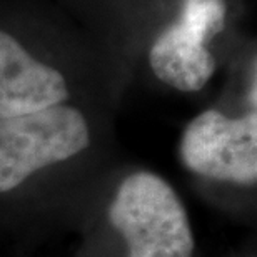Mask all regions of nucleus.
I'll use <instances>...</instances> for the list:
<instances>
[{"label": "nucleus", "mask_w": 257, "mask_h": 257, "mask_svg": "<svg viewBox=\"0 0 257 257\" xmlns=\"http://www.w3.org/2000/svg\"><path fill=\"white\" fill-rule=\"evenodd\" d=\"M128 257H192L194 235L176 191L152 172L128 176L109 212Z\"/></svg>", "instance_id": "f257e3e1"}, {"label": "nucleus", "mask_w": 257, "mask_h": 257, "mask_svg": "<svg viewBox=\"0 0 257 257\" xmlns=\"http://www.w3.org/2000/svg\"><path fill=\"white\" fill-rule=\"evenodd\" d=\"M89 141L84 115L65 105L0 120V192L12 191L39 169L82 152Z\"/></svg>", "instance_id": "f03ea898"}, {"label": "nucleus", "mask_w": 257, "mask_h": 257, "mask_svg": "<svg viewBox=\"0 0 257 257\" xmlns=\"http://www.w3.org/2000/svg\"><path fill=\"white\" fill-rule=\"evenodd\" d=\"M224 22L225 0H184L179 20L159 35L149 52L157 79L181 92L202 89L215 70L207 44Z\"/></svg>", "instance_id": "7ed1b4c3"}, {"label": "nucleus", "mask_w": 257, "mask_h": 257, "mask_svg": "<svg viewBox=\"0 0 257 257\" xmlns=\"http://www.w3.org/2000/svg\"><path fill=\"white\" fill-rule=\"evenodd\" d=\"M181 159L189 171L204 177L250 186L257 181V115L229 119L205 110L186 127Z\"/></svg>", "instance_id": "20e7f679"}, {"label": "nucleus", "mask_w": 257, "mask_h": 257, "mask_svg": "<svg viewBox=\"0 0 257 257\" xmlns=\"http://www.w3.org/2000/svg\"><path fill=\"white\" fill-rule=\"evenodd\" d=\"M67 95L59 70L35 60L14 37L0 32V120L60 105Z\"/></svg>", "instance_id": "39448f33"}]
</instances>
